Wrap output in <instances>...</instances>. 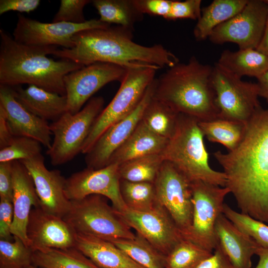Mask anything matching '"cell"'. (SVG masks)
Wrapping results in <instances>:
<instances>
[{"label": "cell", "instance_id": "cell-47", "mask_svg": "<svg viewBox=\"0 0 268 268\" xmlns=\"http://www.w3.org/2000/svg\"><path fill=\"white\" fill-rule=\"evenodd\" d=\"M259 96L268 103V71L257 78Z\"/></svg>", "mask_w": 268, "mask_h": 268}, {"label": "cell", "instance_id": "cell-6", "mask_svg": "<svg viewBox=\"0 0 268 268\" xmlns=\"http://www.w3.org/2000/svg\"><path fill=\"white\" fill-rule=\"evenodd\" d=\"M160 69L148 64L126 68V72L116 94L96 119L81 152H88L100 136L109 127L131 114L143 98Z\"/></svg>", "mask_w": 268, "mask_h": 268}, {"label": "cell", "instance_id": "cell-30", "mask_svg": "<svg viewBox=\"0 0 268 268\" xmlns=\"http://www.w3.org/2000/svg\"><path fill=\"white\" fill-rule=\"evenodd\" d=\"M179 114L152 96L144 110L141 122L155 134L169 139L176 131Z\"/></svg>", "mask_w": 268, "mask_h": 268}, {"label": "cell", "instance_id": "cell-40", "mask_svg": "<svg viewBox=\"0 0 268 268\" xmlns=\"http://www.w3.org/2000/svg\"><path fill=\"white\" fill-rule=\"evenodd\" d=\"M201 0H172L170 12L165 19L198 20L201 14Z\"/></svg>", "mask_w": 268, "mask_h": 268}, {"label": "cell", "instance_id": "cell-22", "mask_svg": "<svg viewBox=\"0 0 268 268\" xmlns=\"http://www.w3.org/2000/svg\"><path fill=\"white\" fill-rule=\"evenodd\" d=\"M215 231L217 244L234 268H251L252 257L260 245L223 213L217 219Z\"/></svg>", "mask_w": 268, "mask_h": 268}, {"label": "cell", "instance_id": "cell-32", "mask_svg": "<svg viewBox=\"0 0 268 268\" xmlns=\"http://www.w3.org/2000/svg\"><path fill=\"white\" fill-rule=\"evenodd\" d=\"M111 242L144 268H165V256L137 233L133 239H118Z\"/></svg>", "mask_w": 268, "mask_h": 268}, {"label": "cell", "instance_id": "cell-48", "mask_svg": "<svg viewBox=\"0 0 268 268\" xmlns=\"http://www.w3.org/2000/svg\"><path fill=\"white\" fill-rule=\"evenodd\" d=\"M256 255L259 257V261L255 268H268V247L260 245Z\"/></svg>", "mask_w": 268, "mask_h": 268}, {"label": "cell", "instance_id": "cell-31", "mask_svg": "<svg viewBox=\"0 0 268 268\" xmlns=\"http://www.w3.org/2000/svg\"><path fill=\"white\" fill-rule=\"evenodd\" d=\"M199 126L209 141L220 143L228 151L239 144L246 129V123L220 118L199 122Z\"/></svg>", "mask_w": 268, "mask_h": 268}, {"label": "cell", "instance_id": "cell-12", "mask_svg": "<svg viewBox=\"0 0 268 268\" xmlns=\"http://www.w3.org/2000/svg\"><path fill=\"white\" fill-rule=\"evenodd\" d=\"M268 15V4L263 0H248L244 8L217 26L209 37L216 44L233 43L239 49H256L263 37Z\"/></svg>", "mask_w": 268, "mask_h": 268}, {"label": "cell", "instance_id": "cell-2", "mask_svg": "<svg viewBox=\"0 0 268 268\" xmlns=\"http://www.w3.org/2000/svg\"><path fill=\"white\" fill-rule=\"evenodd\" d=\"M133 31L118 25L83 30L73 36L72 48L57 49L52 55L83 66L105 63L128 68L144 64L161 68L179 63L161 44L145 46L134 42Z\"/></svg>", "mask_w": 268, "mask_h": 268}, {"label": "cell", "instance_id": "cell-38", "mask_svg": "<svg viewBox=\"0 0 268 268\" xmlns=\"http://www.w3.org/2000/svg\"><path fill=\"white\" fill-rule=\"evenodd\" d=\"M41 144L26 136H14L10 143L0 149V162L31 159L42 155Z\"/></svg>", "mask_w": 268, "mask_h": 268}, {"label": "cell", "instance_id": "cell-13", "mask_svg": "<svg viewBox=\"0 0 268 268\" xmlns=\"http://www.w3.org/2000/svg\"><path fill=\"white\" fill-rule=\"evenodd\" d=\"M111 25L95 19L78 24L66 22L44 23L18 14L13 38L16 42L26 45L59 46L69 49L73 46L72 37L76 33Z\"/></svg>", "mask_w": 268, "mask_h": 268}, {"label": "cell", "instance_id": "cell-18", "mask_svg": "<svg viewBox=\"0 0 268 268\" xmlns=\"http://www.w3.org/2000/svg\"><path fill=\"white\" fill-rule=\"evenodd\" d=\"M27 234L33 251L75 247L77 233L72 227L63 217L40 207L31 209Z\"/></svg>", "mask_w": 268, "mask_h": 268}, {"label": "cell", "instance_id": "cell-7", "mask_svg": "<svg viewBox=\"0 0 268 268\" xmlns=\"http://www.w3.org/2000/svg\"><path fill=\"white\" fill-rule=\"evenodd\" d=\"M70 201L69 210L63 218L77 234L110 242L135 237L132 229L109 205L106 198L92 195Z\"/></svg>", "mask_w": 268, "mask_h": 268}, {"label": "cell", "instance_id": "cell-42", "mask_svg": "<svg viewBox=\"0 0 268 268\" xmlns=\"http://www.w3.org/2000/svg\"><path fill=\"white\" fill-rule=\"evenodd\" d=\"M13 219L12 202L0 199V238L10 241L12 239L11 227Z\"/></svg>", "mask_w": 268, "mask_h": 268}, {"label": "cell", "instance_id": "cell-1", "mask_svg": "<svg viewBox=\"0 0 268 268\" xmlns=\"http://www.w3.org/2000/svg\"><path fill=\"white\" fill-rule=\"evenodd\" d=\"M213 155L241 212L268 223V108H259L246 123L243 137L234 149Z\"/></svg>", "mask_w": 268, "mask_h": 268}, {"label": "cell", "instance_id": "cell-15", "mask_svg": "<svg viewBox=\"0 0 268 268\" xmlns=\"http://www.w3.org/2000/svg\"><path fill=\"white\" fill-rule=\"evenodd\" d=\"M119 164H110L100 169L86 167L66 179L65 191L69 201L99 195L109 199L119 212L128 208L120 191Z\"/></svg>", "mask_w": 268, "mask_h": 268}, {"label": "cell", "instance_id": "cell-49", "mask_svg": "<svg viewBox=\"0 0 268 268\" xmlns=\"http://www.w3.org/2000/svg\"><path fill=\"white\" fill-rule=\"evenodd\" d=\"M256 49L268 57V15L263 37Z\"/></svg>", "mask_w": 268, "mask_h": 268}, {"label": "cell", "instance_id": "cell-35", "mask_svg": "<svg viewBox=\"0 0 268 268\" xmlns=\"http://www.w3.org/2000/svg\"><path fill=\"white\" fill-rule=\"evenodd\" d=\"M120 191L128 208L136 211H147L156 204L154 183L120 181Z\"/></svg>", "mask_w": 268, "mask_h": 268}, {"label": "cell", "instance_id": "cell-23", "mask_svg": "<svg viewBox=\"0 0 268 268\" xmlns=\"http://www.w3.org/2000/svg\"><path fill=\"white\" fill-rule=\"evenodd\" d=\"M16 99L28 111L46 121L53 122L67 111L66 95L46 90L34 85L12 87Z\"/></svg>", "mask_w": 268, "mask_h": 268}, {"label": "cell", "instance_id": "cell-24", "mask_svg": "<svg viewBox=\"0 0 268 268\" xmlns=\"http://www.w3.org/2000/svg\"><path fill=\"white\" fill-rule=\"evenodd\" d=\"M75 248L100 268H144L112 242L77 234Z\"/></svg>", "mask_w": 268, "mask_h": 268}, {"label": "cell", "instance_id": "cell-8", "mask_svg": "<svg viewBox=\"0 0 268 268\" xmlns=\"http://www.w3.org/2000/svg\"><path fill=\"white\" fill-rule=\"evenodd\" d=\"M104 104L102 97H92L77 113L67 112L50 124L54 139L47 154L52 165L58 166L67 163L81 152Z\"/></svg>", "mask_w": 268, "mask_h": 268}, {"label": "cell", "instance_id": "cell-10", "mask_svg": "<svg viewBox=\"0 0 268 268\" xmlns=\"http://www.w3.org/2000/svg\"><path fill=\"white\" fill-rule=\"evenodd\" d=\"M154 184L157 203L187 238L193 213L192 182L173 164L164 160Z\"/></svg>", "mask_w": 268, "mask_h": 268}, {"label": "cell", "instance_id": "cell-11", "mask_svg": "<svg viewBox=\"0 0 268 268\" xmlns=\"http://www.w3.org/2000/svg\"><path fill=\"white\" fill-rule=\"evenodd\" d=\"M193 213L188 239L212 252L217 245L215 226L222 213L227 187L201 181L192 182Z\"/></svg>", "mask_w": 268, "mask_h": 268}, {"label": "cell", "instance_id": "cell-3", "mask_svg": "<svg viewBox=\"0 0 268 268\" xmlns=\"http://www.w3.org/2000/svg\"><path fill=\"white\" fill-rule=\"evenodd\" d=\"M0 84L10 87L34 85L66 95L64 77L84 66L67 59L56 61V46H35L16 42L0 29Z\"/></svg>", "mask_w": 268, "mask_h": 268}, {"label": "cell", "instance_id": "cell-46", "mask_svg": "<svg viewBox=\"0 0 268 268\" xmlns=\"http://www.w3.org/2000/svg\"><path fill=\"white\" fill-rule=\"evenodd\" d=\"M13 137L8 127L4 111L0 107V149L7 146Z\"/></svg>", "mask_w": 268, "mask_h": 268}, {"label": "cell", "instance_id": "cell-28", "mask_svg": "<svg viewBox=\"0 0 268 268\" xmlns=\"http://www.w3.org/2000/svg\"><path fill=\"white\" fill-rule=\"evenodd\" d=\"M92 3L99 14V19L105 23L134 31L135 24L143 18L133 0H94Z\"/></svg>", "mask_w": 268, "mask_h": 268}, {"label": "cell", "instance_id": "cell-51", "mask_svg": "<svg viewBox=\"0 0 268 268\" xmlns=\"http://www.w3.org/2000/svg\"><path fill=\"white\" fill-rule=\"evenodd\" d=\"M265 0L268 4V0Z\"/></svg>", "mask_w": 268, "mask_h": 268}, {"label": "cell", "instance_id": "cell-33", "mask_svg": "<svg viewBox=\"0 0 268 268\" xmlns=\"http://www.w3.org/2000/svg\"><path fill=\"white\" fill-rule=\"evenodd\" d=\"M164 160L161 154L142 156L119 165L121 180L154 183Z\"/></svg>", "mask_w": 268, "mask_h": 268}, {"label": "cell", "instance_id": "cell-45", "mask_svg": "<svg viewBox=\"0 0 268 268\" xmlns=\"http://www.w3.org/2000/svg\"><path fill=\"white\" fill-rule=\"evenodd\" d=\"M197 268H234L217 244L214 252Z\"/></svg>", "mask_w": 268, "mask_h": 268}, {"label": "cell", "instance_id": "cell-27", "mask_svg": "<svg viewBox=\"0 0 268 268\" xmlns=\"http://www.w3.org/2000/svg\"><path fill=\"white\" fill-rule=\"evenodd\" d=\"M248 0H214L201 9V17L194 29V35L198 41L208 38L217 26L239 13Z\"/></svg>", "mask_w": 268, "mask_h": 268}, {"label": "cell", "instance_id": "cell-34", "mask_svg": "<svg viewBox=\"0 0 268 268\" xmlns=\"http://www.w3.org/2000/svg\"><path fill=\"white\" fill-rule=\"evenodd\" d=\"M212 253L191 240L183 238L165 256V268H197Z\"/></svg>", "mask_w": 268, "mask_h": 268}, {"label": "cell", "instance_id": "cell-5", "mask_svg": "<svg viewBox=\"0 0 268 268\" xmlns=\"http://www.w3.org/2000/svg\"><path fill=\"white\" fill-rule=\"evenodd\" d=\"M203 137L199 121L180 114L176 131L161 155L164 160L173 164L191 182L201 181L225 187L224 173L214 170L209 164Z\"/></svg>", "mask_w": 268, "mask_h": 268}, {"label": "cell", "instance_id": "cell-19", "mask_svg": "<svg viewBox=\"0 0 268 268\" xmlns=\"http://www.w3.org/2000/svg\"><path fill=\"white\" fill-rule=\"evenodd\" d=\"M29 171L40 200V207L64 218L68 212L71 201L65 191L66 179L58 170H48L42 154L20 161Z\"/></svg>", "mask_w": 268, "mask_h": 268}, {"label": "cell", "instance_id": "cell-17", "mask_svg": "<svg viewBox=\"0 0 268 268\" xmlns=\"http://www.w3.org/2000/svg\"><path fill=\"white\" fill-rule=\"evenodd\" d=\"M154 80L134 110L109 127L85 154L87 167L97 169L108 165L113 154L132 134L140 122L144 110L153 96Z\"/></svg>", "mask_w": 268, "mask_h": 268}, {"label": "cell", "instance_id": "cell-37", "mask_svg": "<svg viewBox=\"0 0 268 268\" xmlns=\"http://www.w3.org/2000/svg\"><path fill=\"white\" fill-rule=\"evenodd\" d=\"M222 212L237 227L253 238L260 245L268 247V226L264 222L237 212L225 203Z\"/></svg>", "mask_w": 268, "mask_h": 268}, {"label": "cell", "instance_id": "cell-44", "mask_svg": "<svg viewBox=\"0 0 268 268\" xmlns=\"http://www.w3.org/2000/svg\"><path fill=\"white\" fill-rule=\"evenodd\" d=\"M39 0H0V15L9 11L29 13L40 5Z\"/></svg>", "mask_w": 268, "mask_h": 268}, {"label": "cell", "instance_id": "cell-50", "mask_svg": "<svg viewBox=\"0 0 268 268\" xmlns=\"http://www.w3.org/2000/svg\"><path fill=\"white\" fill-rule=\"evenodd\" d=\"M28 268H40L36 267V266L32 265L30 266Z\"/></svg>", "mask_w": 268, "mask_h": 268}, {"label": "cell", "instance_id": "cell-25", "mask_svg": "<svg viewBox=\"0 0 268 268\" xmlns=\"http://www.w3.org/2000/svg\"><path fill=\"white\" fill-rule=\"evenodd\" d=\"M168 140L152 132L140 121L128 139L113 154L108 165H119L142 156L161 154Z\"/></svg>", "mask_w": 268, "mask_h": 268}, {"label": "cell", "instance_id": "cell-16", "mask_svg": "<svg viewBox=\"0 0 268 268\" xmlns=\"http://www.w3.org/2000/svg\"><path fill=\"white\" fill-rule=\"evenodd\" d=\"M117 213L136 233L165 256L184 238L168 213L157 203L147 211L127 208Z\"/></svg>", "mask_w": 268, "mask_h": 268}, {"label": "cell", "instance_id": "cell-4", "mask_svg": "<svg viewBox=\"0 0 268 268\" xmlns=\"http://www.w3.org/2000/svg\"><path fill=\"white\" fill-rule=\"evenodd\" d=\"M212 68L194 56L186 63L179 62L155 78L153 97L199 122L218 118Z\"/></svg>", "mask_w": 268, "mask_h": 268}, {"label": "cell", "instance_id": "cell-20", "mask_svg": "<svg viewBox=\"0 0 268 268\" xmlns=\"http://www.w3.org/2000/svg\"><path fill=\"white\" fill-rule=\"evenodd\" d=\"M0 107L14 136H26L39 141L47 149L52 144L50 125L26 109L15 98L12 87L0 84Z\"/></svg>", "mask_w": 268, "mask_h": 268}, {"label": "cell", "instance_id": "cell-21", "mask_svg": "<svg viewBox=\"0 0 268 268\" xmlns=\"http://www.w3.org/2000/svg\"><path fill=\"white\" fill-rule=\"evenodd\" d=\"M13 219L11 227L13 236L20 238L30 247L27 228L32 207H40L33 179L24 164L19 160L12 162Z\"/></svg>", "mask_w": 268, "mask_h": 268}, {"label": "cell", "instance_id": "cell-26", "mask_svg": "<svg viewBox=\"0 0 268 268\" xmlns=\"http://www.w3.org/2000/svg\"><path fill=\"white\" fill-rule=\"evenodd\" d=\"M216 64L240 78L248 76L257 79L268 71V57L256 49H239L235 52L225 50Z\"/></svg>", "mask_w": 268, "mask_h": 268}, {"label": "cell", "instance_id": "cell-39", "mask_svg": "<svg viewBox=\"0 0 268 268\" xmlns=\"http://www.w3.org/2000/svg\"><path fill=\"white\" fill-rule=\"evenodd\" d=\"M92 2L89 0H61L60 7L53 19V22H66L72 23L85 22L84 7Z\"/></svg>", "mask_w": 268, "mask_h": 268}, {"label": "cell", "instance_id": "cell-29", "mask_svg": "<svg viewBox=\"0 0 268 268\" xmlns=\"http://www.w3.org/2000/svg\"><path fill=\"white\" fill-rule=\"evenodd\" d=\"M32 265L40 268H100L75 248L33 251Z\"/></svg>", "mask_w": 268, "mask_h": 268}, {"label": "cell", "instance_id": "cell-36", "mask_svg": "<svg viewBox=\"0 0 268 268\" xmlns=\"http://www.w3.org/2000/svg\"><path fill=\"white\" fill-rule=\"evenodd\" d=\"M13 236L12 242L0 240V268H28L32 265L33 251Z\"/></svg>", "mask_w": 268, "mask_h": 268}, {"label": "cell", "instance_id": "cell-9", "mask_svg": "<svg viewBox=\"0 0 268 268\" xmlns=\"http://www.w3.org/2000/svg\"><path fill=\"white\" fill-rule=\"evenodd\" d=\"M211 82L218 109V118L246 123L261 107L257 83L243 80L217 64Z\"/></svg>", "mask_w": 268, "mask_h": 268}, {"label": "cell", "instance_id": "cell-43", "mask_svg": "<svg viewBox=\"0 0 268 268\" xmlns=\"http://www.w3.org/2000/svg\"><path fill=\"white\" fill-rule=\"evenodd\" d=\"M12 162H0V199L11 201L13 197Z\"/></svg>", "mask_w": 268, "mask_h": 268}, {"label": "cell", "instance_id": "cell-14", "mask_svg": "<svg viewBox=\"0 0 268 268\" xmlns=\"http://www.w3.org/2000/svg\"><path fill=\"white\" fill-rule=\"evenodd\" d=\"M126 68L105 63H96L67 74L64 78L67 111L79 112L97 91L114 81L121 82Z\"/></svg>", "mask_w": 268, "mask_h": 268}, {"label": "cell", "instance_id": "cell-41", "mask_svg": "<svg viewBox=\"0 0 268 268\" xmlns=\"http://www.w3.org/2000/svg\"><path fill=\"white\" fill-rule=\"evenodd\" d=\"M133 2L142 14L162 16L165 19L170 12L172 0H133Z\"/></svg>", "mask_w": 268, "mask_h": 268}]
</instances>
